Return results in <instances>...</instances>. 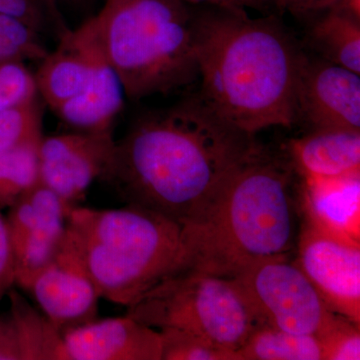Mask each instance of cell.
<instances>
[{"label":"cell","mask_w":360,"mask_h":360,"mask_svg":"<svg viewBox=\"0 0 360 360\" xmlns=\"http://www.w3.org/2000/svg\"><path fill=\"white\" fill-rule=\"evenodd\" d=\"M262 148L196 94L139 116L115 141L101 179L127 205L187 224Z\"/></svg>","instance_id":"obj_1"},{"label":"cell","mask_w":360,"mask_h":360,"mask_svg":"<svg viewBox=\"0 0 360 360\" xmlns=\"http://www.w3.org/2000/svg\"><path fill=\"white\" fill-rule=\"evenodd\" d=\"M302 49L276 16L245 9L196 13L200 94L232 127L255 136L296 123L295 84Z\"/></svg>","instance_id":"obj_2"},{"label":"cell","mask_w":360,"mask_h":360,"mask_svg":"<svg viewBox=\"0 0 360 360\" xmlns=\"http://www.w3.org/2000/svg\"><path fill=\"white\" fill-rule=\"evenodd\" d=\"M295 170L264 148L251 156L200 217L184 224V269L233 278L257 262L288 258L295 245Z\"/></svg>","instance_id":"obj_3"},{"label":"cell","mask_w":360,"mask_h":360,"mask_svg":"<svg viewBox=\"0 0 360 360\" xmlns=\"http://www.w3.org/2000/svg\"><path fill=\"white\" fill-rule=\"evenodd\" d=\"M68 231L101 298L127 307L184 269V224L150 210L75 206Z\"/></svg>","instance_id":"obj_4"},{"label":"cell","mask_w":360,"mask_h":360,"mask_svg":"<svg viewBox=\"0 0 360 360\" xmlns=\"http://www.w3.org/2000/svg\"><path fill=\"white\" fill-rule=\"evenodd\" d=\"M94 21L125 97L167 94L200 77L196 13L182 0H106Z\"/></svg>","instance_id":"obj_5"},{"label":"cell","mask_w":360,"mask_h":360,"mask_svg":"<svg viewBox=\"0 0 360 360\" xmlns=\"http://www.w3.org/2000/svg\"><path fill=\"white\" fill-rule=\"evenodd\" d=\"M127 315L158 330L195 333L234 354L262 326L233 279L191 269L156 284L127 307Z\"/></svg>","instance_id":"obj_6"},{"label":"cell","mask_w":360,"mask_h":360,"mask_svg":"<svg viewBox=\"0 0 360 360\" xmlns=\"http://www.w3.org/2000/svg\"><path fill=\"white\" fill-rule=\"evenodd\" d=\"M35 72L45 103L77 131L112 129L124 89L104 53L94 18L66 32Z\"/></svg>","instance_id":"obj_7"},{"label":"cell","mask_w":360,"mask_h":360,"mask_svg":"<svg viewBox=\"0 0 360 360\" xmlns=\"http://www.w3.org/2000/svg\"><path fill=\"white\" fill-rule=\"evenodd\" d=\"M260 326L322 335L340 315L321 300L302 270L288 258H274L250 265L233 277Z\"/></svg>","instance_id":"obj_8"},{"label":"cell","mask_w":360,"mask_h":360,"mask_svg":"<svg viewBox=\"0 0 360 360\" xmlns=\"http://www.w3.org/2000/svg\"><path fill=\"white\" fill-rule=\"evenodd\" d=\"M68 208L49 187L39 182L11 207L6 217L13 253L14 285L27 290L35 276L63 245Z\"/></svg>","instance_id":"obj_9"},{"label":"cell","mask_w":360,"mask_h":360,"mask_svg":"<svg viewBox=\"0 0 360 360\" xmlns=\"http://www.w3.org/2000/svg\"><path fill=\"white\" fill-rule=\"evenodd\" d=\"M295 118L310 130L360 131V75L302 49Z\"/></svg>","instance_id":"obj_10"},{"label":"cell","mask_w":360,"mask_h":360,"mask_svg":"<svg viewBox=\"0 0 360 360\" xmlns=\"http://www.w3.org/2000/svg\"><path fill=\"white\" fill-rule=\"evenodd\" d=\"M295 264L333 314L360 323V245L316 229L305 220Z\"/></svg>","instance_id":"obj_11"},{"label":"cell","mask_w":360,"mask_h":360,"mask_svg":"<svg viewBox=\"0 0 360 360\" xmlns=\"http://www.w3.org/2000/svg\"><path fill=\"white\" fill-rule=\"evenodd\" d=\"M26 292L60 335L98 319L101 295L68 229L56 257L35 276Z\"/></svg>","instance_id":"obj_12"},{"label":"cell","mask_w":360,"mask_h":360,"mask_svg":"<svg viewBox=\"0 0 360 360\" xmlns=\"http://www.w3.org/2000/svg\"><path fill=\"white\" fill-rule=\"evenodd\" d=\"M115 143L112 130L44 136L39 148L40 182L70 212L92 182L101 179Z\"/></svg>","instance_id":"obj_13"},{"label":"cell","mask_w":360,"mask_h":360,"mask_svg":"<svg viewBox=\"0 0 360 360\" xmlns=\"http://www.w3.org/2000/svg\"><path fill=\"white\" fill-rule=\"evenodd\" d=\"M56 360H161L160 333L127 314L96 319L61 335Z\"/></svg>","instance_id":"obj_14"},{"label":"cell","mask_w":360,"mask_h":360,"mask_svg":"<svg viewBox=\"0 0 360 360\" xmlns=\"http://www.w3.org/2000/svg\"><path fill=\"white\" fill-rule=\"evenodd\" d=\"M303 208L316 229L360 245V174L305 179Z\"/></svg>","instance_id":"obj_15"},{"label":"cell","mask_w":360,"mask_h":360,"mask_svg":"<svg viewBox=\"0 0 360 360\" xmlns=\"http://www.w3.org/2000/svg\"><path fill=\"white\" fill-rule=\"evenodd\" d=\"M291 165L304 179H336L360 174V131L311 130L291 139Z\"/></svg>","instance_id":"obj_16"},{"label":"cell","mask_w":360,"mask_h":360,"mask_svg":"<svg viewBox=\"0 0 360 360\" xmlns=\"http://www.w3.org/2000/svg\"><path fill=\"white\" fill-rule=\"evenodd\" d=\"M310 53L360 75V11L340 6L309 20Z\"/></svg>","instance_id":"obj_17"},{"label":"cell","mask_w":360,"mask_h":360,"mask_svg":"<svg viewBox=\"0 0 360 360\" xmlns=\"http://www.w3.org/2000/svg\"><path fill=\"white\" fill-rule=\"evenodd\" d=\"M236 356V360H324V349L319 336L262 326Z\"/></svg>","instance_id":"obj_18"},{"label":"cell","mask_w":360,"mask_h":360,"mask_svg":"<svg viewBox=\"0 0 360 360\" xmlns=\"http://www.w3.org/2000/svg\"><path fill=\"white\" fill-rule=\"evenodd\" d=\"M39 144L0 153V210H8L40 181Z\"/></svg>","instance_id":"obj_19"},{"label":"cell","mask_w":360,"mask_h":360,"mask_svg":"<svg viewBox=\"0 0 360 360\" xmlns=\"http://www.w3.org/2000/svg\"><path fill=\"white\" fill-rule=\"evenodd\" d=\"M42 134V110L39 101L0 111V153L27 144H39Z\"/></svg>","instance_id":"obj_20"},{"label":"cell","mask_w":360,"mask_h":360,"mask_svg":"<svg viewBox=\"0 0 360 360\" xmlns=\"http://www.w3.org/2000/svg\"><path fill=\"white\" fill-rule=\"evenodd\" d=\"M40 33L18 18L0 14V65L25 61H40L49 51Z\"/></svg>","instance_id":"obj_21"},{"label":"cell","mask_w":360,"mask_h":360,"mask_svg":"<svg viewBox=\"0 0 360 360\" xmlns=\"http://www.w3.org/2000/svg\"><path fill=\"white\" fill-rule=\"evenodd\" d=\"M161 360H236V354L202 336L177 328L160 329Z\"/></svg>","instance_id":"obj_22"},{"label":"cell","mask_w":360,"mask_h":360,"mask_svg":"<svg viewBox=\"0 0 360 360\" xmlns=\"http://www.w3.org/2000/svg\"><path fill=\"white\" fill-rule=\"evenodd\" d=\"M39 96L37 80L25 63L0 65V111L30 103Z\"/></svg>","instance_id":"obj_23"},{"label":"cell","mask_w":360,"mask_h":360,"mask_svg":"<svg viewBox=\"0 0 360 360\" xmlns=\"http://www.w3.org/2000/svg\"><path fill=\"white\" fill-rule=\"evenodd\" d=\"M324 360H359V324L340 316L338 322L321 338Z\"/></svg>","instance_id":"obj_24"},{"label":"cell","mask_w":360,"mask_h":360,"mask_svg":"<svg viewBox=\"0 0 360 360\" xmlns=\"http://www.w3.org/2000/svg\"><path fill=\"white\" fill-rule=\"evenodd\" d=\"M267 6H274L283 13L307 21L340 6H350L360 11L359 0H264Z\"/></svg>","instance_id":"obj_25"},{"label":"cell","mask_w":360,"mask_h":360,"mask_svg":"<svg viewBox=\"0 0 360 360\" xmlns=\"http://www.w3.org/2000/svg\"><path fill=\"white\" fill-rule=\"evenodd\" d=\"M0 360H25L20 328L9 309L0 312Z\"/></svg>","instance_id":"obj_26"},{"label":"cell","mask_w":360,"mask_h":360,"mask_svg":"<svg viewBox=\"0 0 360 360\" xmlns=\"http://www.w3.org/2000/svg\"><path fill=\"white\" fill-rule=\"evenodd\" d=\"M14 285L13 253L6 217L0 214V304Z\"/></svg>","instance_id":"obj_27"},{"label":"cell","mask_w":360,"mask_h":360,"mask_svg":"<svg viewBox=\"0 0 360 360\" xmlns=\"http://www.w3.org/2000/svg\"><path fill=\"white\" fill-rule=\"evenodd\" d=\"M191 6L202 4L210 7H221V8L231 9H246L257 8L262 9L267 7L264 0H182Z\"/></svg>","instance_id":"obj_28"}]
</instances>
